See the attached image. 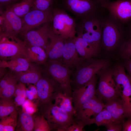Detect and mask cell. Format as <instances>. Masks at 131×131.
<instances>
[{"mask_svg":"<svg viewBox=\"0 0 131 131\" xmlns=\"http://www.w3.org/2000/svg\"><path fill=\"white\" fill-rule=\"evenodd\" d=\"M102 16L100 13L86 17L76 23L77 36L91 45L99 52L102 36Z\"/></svg>","mask_w":131,"mask_h":131,"instance_id":"6da1fadb","label":"cell"},{"mask_svg":"<svg viewBox=\"0 0 131 131\" xmlns=\"http://www.w3.org/2000/svg\"><path fill=\"white\" fill-rule=\"evenodd\" d=\"M125 32L123 25L111 15L102 16L100 46L108 51L114 49L121 43Z\"/></svg>","mask_w":131,"mask_h":131,"instance_id":"7a4b0ae2","label":"cell"},{"mask_svg":"<svg viewBox=\"0 0 131 131\" xmlns=\"http://www.w3.org/2000/svg\"><path fill=\"white\" fill-rule=\"evenodd\" d=\"M39 107V113L47 120L51 131H65L75 121L74 116L52 103Z\"/></svg>","mask_w":131,"mask_h":131,"instance_id":"3957f363","label":"cell"},{"mask_svg":"<svg viewBox=\"0 0 131 131\" xmlns=\"http://www.w3.org/2000/svg\"><path fill=\"white\" fill-rule=\"evenodd\" d=\"M110 62L106 59L91 58L85 59L76 68L73 74L71 84L75 89L81 87L89 81L100 71L108 67Z\"/></svg>","mask_w":131,"mask_h":131,"instance_id":"277c9868","label":"cell"},{"mask_svg":"<svg viewBox=\"0 0 131 131\" xmlns=\"http://www.w3.org/2000/svg\"><path fill=\"white\" fill-rule=\"evenodd\" d=\"M52 29L55 33L65 39L74 37L76 33V20L64 10L54 8Z\"/></svg>","mask_w":131,"mask_h":131,"instance_id":"5b68a950","label":"cell"},{"mask_svg":"<svg viewBox=\"0 0 131 131\" xmlns=\"http://www.w3.org/2000/svg\"><path fill=\"white\" fill-rule=\"evenodd\" d=\"M26 42L17 36L0 33V57L1 60L7 61L18 57H27L25 51Z\"/></svg>","mask_w":131,"mask_h":131,"instance_id":"8992f818","label":"cell"},{"mask_svg":"<svg viewBox=\"0 0 131 131\" xmlns=\"http://www.w3.org/2000/svg\"><path fill=\"white\" fill-rule=\"evenodd\" d=\"M36 86L39 107L43 105L52 103L59 93L63 92L59 83L47 73L46 74H42Z\"/></svg>","mask_w":131,"mask_h":131,"instance_id":"52a82bcc","label":"cell"},{"mask_svg":"<svg viewBox=\"0 0 131 131\" xmlns=\"http://www.w3.org/2000/svg\"><path fill=\"white\" fill-rule=\"evenodd\" d=\"M109 67L100 71L97 74L99 76V80L95 95L100 100L106 102L120 96L117 88L112 69Z\"/></svg>","mask_w":131,"mask_h":131,"instance_id":"ba28073f","label":"cell"},{"mask_svg":"<svg viewBox=\"0 0 131 131\" xmlns=\"http://www.w3.org/2000/svg\"><path fill=\"white\" fill-rule=\"evenodd\" d=\"M101 6L94 0H62L60 8L72 14L80 20L100 13Z\"/></svg>","mask_w":131,"mask_h":131,"instance_id":"9c48e42d","label":"cell"},{"mask_svg":"<svg viewBox=\"0 0 131 131\" xmlns=\"http://www.w3.org/2000/svg\"><path fill=\"white\" fill-rule=\"evenodd\" d=\"M112 70L117 88L124 103L127 116L131 117V80L122 65H116Z\"/></svg>","mask_w":131,"mask_h":131,"instance_id":"30bf717a","label":"cell"},{"mask_svg":"<svg viewBox=\"0 0 131 131\" xmlns=\"http://www.w3.org/2000/svg\"><path fill=\"white\" fill-rule=\"evenodd\" d=\"M47 73L60 85L65 94L72 97V90L70 77L72 71L58 60H48Z\"/></svg>","mask_w":131,"mask_h":131,"instance_id":"8fae6325","label":"cell"},{"mask_svg":"<svg viewBox=\"0 0 131 131\" xmlns=\"http://www.w3.org/2000/svg\"><path fill=\"white\" fill-rule=\"evenodd\" d=\"M52 7L45 10L33 9L22 19L23 25L20 33L22 35L42 24L52 22L53 9Z\"/></svg>","mask_w":131,"mask_h":131,"instance_id":"7c38bea8","label":"cell"},{"mask_svg":"<svg viewBox=\"0 0 131 131\" xmlns=\"http://www.w3.org/2000/svg\"><path fill=\"white\" fill-rule=\"evenodd\" d=\"M108 14L123 25L131 20V0H116L109 1L102 5Z\"/></svg>","mask_w":131,"mask_h":131,"instance_id":"4fadbf2b","label":"cell"},{"mask_svg":"<svg viewBox=\"0 0 131 131\" xmlns=\"http://www.w3.org/2000/svg\"><path fill=\"white\" fill-rule=\"evenodd\" d=\"M96 75L83 86L73 89L72 97L76 112L83 104L96 95L97 83Z\"/></svg>","mask_w":131,"mask_h":131,"instance_id":"5bb4252c","label":"cell"},{"mask_svg":"<svg viewBox=\"0 0 131 131\" xmlns=\"http://www.w3.org/2000/svg\"><path fill=\"white\" fill-rule=\"evenodd\" d=\"M0 33L17 36L20 33L23 25L22 19L8 7L0 16Z\"/></svg>","mask_w":131,"mask_h":131,"instance_id":"9a60e30c","label":"cell"},{"mask_svg":"<svg viewBox=\"0 0 131 131\" xmlns=\"http://www.w3.org/2000/svg\"><path fill=\"white\" fill-rule=\"evenodd\" d=\"M52 22L44 24L38 29L31 30L24 34L23 36L26 43L40 47L46 51L49 42V34L52 29Z\"/></svg>","mask_w":131,"mask_h":131,"instance_id":"2e32d148","label":"cell"},{"mask_svg":"<svg viewBox=\"0 0 131 131\" xmlns=\"http://www.w3.org/2000/svg\"><path fill=\"white\" fill-rule=\"evenodd\" d=\"M75 37L65 39L61 61L64 65L70 69L76 68L85 60L79 56L74 42Z\"/></svg>","mask_w":131,"mask_h":131,"instance_id":"e0dca14e","label":"cell"},{"mask_svg":"<svg viewBox=\"0 0 131 131\" xmlns=\"http://www.w3.org/2000/svg\"><path fill=\"white\" fill-rule=\"evenodd\" d=\"M105 107V104L102 101L95 95L83 104L76 111L75 120L88 119L91 118L92 116L94 117Z\"/></svg>","mask_w":131,"mask_h":131,"instance_id":"ac0fdd59","label":"cell"},{"mask_svg":"<svg viewBox=\"0 0 131 131\" xmlns=\"http://www.w3.org/2000/svg\"><path fill=\"white\" fill-rule=\"evenodd\" d=\"M49 39L50 42L46 50L48 57V61H61L65 39L61 35L54 33L52 29L49 34Z\"/></svg>","mask_w":131,"mask_h":131,"instance_id":"d6986e66","label":"cell"},{"mask_svg":"<svg viewBox=\"0 0 131 131\" xmlns=\"http://www.w3.org/2000/svg\"><path fill=\"white\" fill-rule=\"evenodd\" d=\"M37 65L32 62L27 70L14 73L17 82L33 84L36 86L42 75L41 70Z\"/></svg>","mask_w":131,"mask_h":131,"instance_id":"ffe728a7","label":"cell"},{"mask_svg":"<svg viewBox=\"0 0 131 131\" xmlns=\"http://www.w3.org/2000/svg\"><path fill=\"white\" fill-rule=\"evenodd\" d=\"M105 108L115 120L123 123L124 118L127 116L123 102L118 97L107 101Z\"/></svg>","mask_w":131,"mask_h":131,"instance_id":"44dd1931","label":"cell"},{"mask_svg":"<svg viewBox=\"0 0 131 131\" xmlns=\"http://www.w3.org/2000/svg\"><path fill=\"white\" fill-rule=\"evenodd\" d=\"M32 62L28 58L18 57L12 58L8 61L0 60V67H8L15 73L27 70Z\"/></svg>","mask_w":131,"mask_h":131,"instance_id":"7402d4cb","label":"cell"},{"mask_svg":"<svg viewBox=\"0 0 131 131\" xmlns=\"http://www.w3.org/2000/svg\"><path fill=\"white\" fill-rule=\"evenodd\" d=\"M25 51L27 57L31 62L47 66V55L45 50L42 48L26 43Z\"/></svg>","mask_w":131,"mask_h":131,"instance_id":"603a6c76","label":"cell"},{"mask_svg":"<svg viewBox=\"0 0 131 131\" xmlns=\"http://www.w3.org/2000/svg\"><path fill=\"white\" fill-rule=\"evenodd\" d=\"M76 49L81 57L85 59L96 56L99 51L83 39L78 36L74 38Z\"/></svg>","mask_w":131,"mask_h":131,"instance_id":"cb8c5ba5","label":"cell"},{"mask_svg":"<svg viewBox=\"0 0 131 131\" xmlns=\"http://www.w3.org/2000/svg\"><path fill=\"white\" fill-rule=\"evenodd\" d=\"M19 118L16 130L17 131H34V122L33 115L24 111L22 109L17 110Z\"/></svg>","mask_w":131,"mask_h":131,"instance_id":"d4e9b609","label":"cell"},{"mask_svg":"<svg viewBox=\"0 0 131 131\" xmlns=\"http://www.w3.org/2000/svg\"><path fill=\"white\" fill-rule=\"evenodd\" d=\"M55 104L58 106L74 116L76 114V111L73 106L71 97L64 94L63 92L59 93L55 99Z\"/></svg>","mask_w":131,"mask_h":131,"instance_id":"484cf974","label":"cell"},{"mask_svg":"<svg viewBox=\"0 0 131 131\" xmlns=\"http://www.w3.org/2000/svg\"><path fill=\"white\" fill-rule=\"evenodd\" d=\"M35 0H22L20 2L9 5L8 7L19 17H24L29 12Z\"/></svg>","mask_w":131,"mask_h":131,"instance_id":"4316f807","label":"cell"},{"mask_svg":"<svg viewBox=\"0 0 131 131\" xmlns=\"http://www.w3.org/2000/svg\"><path fill=\"white\" fill-rule=\"evenodd\" d=\"M113 120L110 114L104 108L94 117L86 120L87 125L95 123L98 126L106 127Z\"/></svg>","mask_w":131,"mask_h":131,"instance_id":"83f0119b","label":"cell"},{"mask_svg":"<svg viewBox=\"0 0 131 131\" xmlns=\"http://www.w3.org/2000/svg\"><path fill=\"white\" fill-rule=\"evenodd\" d=\"M18 114L17 110L9 115L0 119V131H15L17 124Z\"/></svg>","mask_w":131,"mask_h":131,"instance_id":"f1b7e54d","label":"cell"},{"mask_svg":"<svg viewBox=\"0 0 131 131\" xmlns=\"http://www.w3.org/2000/svg\"><path fill=\"white\" fill-rule=\"evenodd\" d=\"M17 110L14 101L12 98H0V119L9 115Z\"/></svg>","mask_w":131,"mask_h":131,"instance_id":"f546056e","label":"cell"},{"mask_svg":"<svg viewBox=\"0 0 131 131\" xmlns=\"http://www.w3.org/2000/svg\"><path fill=\"white\" fill-rule=\"evenodd\" d=\"M33 115L34 120L35 131H50L51 129L47 120L40 113Z\"/></svg>","mask_w":131,"mask_h":131,"instance_id":"4dcf8cb0","label":"cell"},{"mask_svg":"<svg viewBox=\"0 0 131 131\" xmlns=\"http://www.w3.org/2000/svg\"><path fill=\"white\" fill-rule=\"evenodd\" d=\"M17 82L15 76L2 91L0 92V98H12L14 97Z\"/></svg>","mask_w":131,"mask_h":131,"instance_id":"1f68e13d","label":"cell"},{"mask_svg":"<svg viewBox=\"0 0 131 131\" xmlns=\"http://www.w3.org/2000/svg\"><path fill=\"white\" fill-rule=\"evenodd\" d=\"M121 56L126 60L131 59V38L124 41L120 47Z\"/></svg>","mask_w":131,"mask_h":131,"instance_id":"d6a6232c","label":"cell"},{"mask_svg":"<svg viewBox=\"0 0 131 131\" xmlns=\"http://www.w3.org/2000/svg\"><path fill=\"white\" fill-rule=\"evenodd\" d=\"M53 0H35L33 8V9L46 10L51 7Z\"/></svg>","mask_w":131,"mask_h":131,"instance_id":"836d02e7","label":"cell"},{"mask_svg":"<svg viewBox=\"0 0 131 131\" xmlns=\"http://www.w3.org/2000/svg\"><path fill=\"white\" fill-rule=\"evenodd\" d=\"M26 95L28 99L31 100L38 98V92L36 86L29 84L28 88L26 89Z\"/></svg>","mask_w":131,"mask_h":131,"instance_id":"e575fe53","label":"cell"},{"mask_svg":"<svg viewBox=\"0 0 131 131\" xmlns=\"http://www.w3.org/2000/svg\"><path fill=\"white\" fill-rule=\"evenodd\" d=\"M15 76L14 73L11 71L10 72L7 73L0 79V92L2 91Z\"/></svg>","mask_w":131,"mask_h":131,"instance_id":"d590c367","label":"cell"},{"mask_svg":"<svg viewBox=\"0 0 131 131\" xmlns=\"http://www.w3.org/2000/svg\"><path fill=\"white\" fill-rule=\"evenodd\" d=\"M122 122L113 120L106 127L107 131H120L123 127Z\"/></svg>","mask_w":131,"mask_h":131,"instance_id":"8d00e7d4","label":"cell"},{"mask_svg":"<svg viewBox=\"0 0 131 131\" xmlns=\"http://www.w3.org/2000/svg\"><path fill=\"white\" fill-rule=\"evenodd\" d=\"M25 84L22 83L18 82L16 87L14 97H15L19 95L26 96V88Z\"/></svg>","mask_w":131,"mask_h":131,"instance_id":"74e56055","label":"cell"},{"mask_svg":"<svg viewBox=\"0 0 131 131\" xmlns=\"http://www.w3.org/2000/svg\"><path fill=\"white\" fill-rule=\"evenodd\" d=\"M84 126L75 121L69 126L65 131H82Z\"/></svg>","mask_w":131,"mask_h":131,"instance_id":"f35d334b","label":"cell"},{"mask_svg":"<svg viewBox=\"0 0 131 131\" xmlns=\"http://www.w3.org/2000/svg\"><path fill=\"white\" fill-rule=\"evenodd\" d=\"M26 96L24 95H19L15 97L14 101L16 108L23 104L26 100Z\"/></svg>","mask_w":131,"mask_h":131,"instance_id":"ab89813d","label":"cell"},{"mask_svg":"<svg viewBox=\"0 0 131 131\" xmlns=\"http://www.w3.org/2000/svg\"><path fill=\"white\" fill-rule=\"evenodd\" d=\"M131 80V59L126 60L124 66Z\"/></svg>","mask_w":131,"mask_h":131,"instance_id":"60d3db41","label":"cell"},{"mask_svg":"<svg viewBox=\"0 0 131 131\" xmlns=\"http://www.w3.org/2000/svg\"><path fill=\"white\" fill-rule=\"evenodd\" d=\"M122 129L123 131H131V119L123 123Z\"/></svg>","mask_w":131,"mask_h":131,"instance_id":"b9f144b4","label":"cell"},{"mask_svg":"<svg viewBox=\"0 0 131 131\" xmlns=\"http://www.w3.org/2000/svg\"><path fill=\"white\" fill-rule=\"evenodd\" d=\"M17 0H0V6H7L12 4Z\"/></svg>","mask_w":131,"mask_h":131,"instance_id":"7bdbcfd3","label":"cell"},{"mask_svg":"<svg viewBox=\"0 0 131 131\" xmlns=\"http://www.w3.org/2000/svg\"><path fill=\"white\" fill-rule=\"evenodd\" d=\"M36 108L35 106H31L27 107L24 110H23L26 112L32 115L36 111Z\"/></svg>","mask_w":131,"mask_h":131,"instance_id":"ee69618b","label":"cell"},{"mask_svg":"<svg viewBox=\"0 0 131 131\" xmlns=\"http://www.w3.org/2000/svg\"><path fill=\"white\" fill-rule=\"evenodd\" d=\"M33 106H34V104L33 103L31 100L28 99H26L22 106V109L24 110L27 107Z\"/></svg>","mask_w":131,"mask_h":131,"instance_id":"f6af8a7d","label":"cell"},{"mask_svg":"<svg viewBox=\"0 0 131 131\" xmlns=\"http://www.w3.org/2000/svg\"><path fill=\"white\" fill-rule=\"evenodd\" d=\"M127 24L128 25L125 30V31L128 34L129 38H131V20Z\"/></svg>","mask_w":131,"mask_h":131,"instance_id":"bcb514c9","label":"cell"},{"mask_svg":"<svg viewBox=\"0 0 131 131\" xmlns=\"http://www.w3.org/2000/svg\"><path fill=\"white\" fill-rule=\"evenodd\" d=\"M101 7L103 5L110 1L111 0H94Z\"/></svg>","mask_w":131,"mask_h":131,"instance_id":"7dc6e473","label":"cell"},{"mask_svg":"<svg viewBox=\"0 0 131 131\" xmlns=\"http://www.w3.org/2000/svg\"></svg>","mask_w":131,"mask_h":131,"instance_id":"c3c4849f","label":"cell"}]
</instances>
